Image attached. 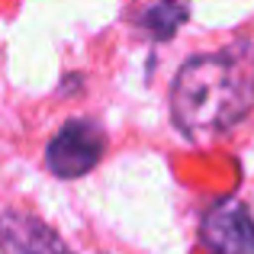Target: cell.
Listing matches in <instances>:
<instances>
[{"label":"cell","instance_id":"1","mask_svg":"<svg viewBox=\"0 0 254 254\" xmlns=\"http://www.w3.org/2000/svg\"><path fill=\"white\" fill-rule=\"evenodd\" d=\"M254 106V52L222 49L193 55L171 84L174 129L190 142L232 132Z\"/></svg>","mask_w":254,"mask_h":254},{"label":"cell","instance_id":"4","mask_svg":"<svg viewBox=\"0 0 254 254\" xmlns=\"http://www.w3.org/2000/svg\"><path fill=\"white\" fill-rule=\"evenodd\" d=\"M0 248L3 254H74L49 222L23 209L0 212Z\"/></svg>","mask_w":254,"mask_h":254},{"label":"cell","instance_id":"3","mask_svg":"<svg viewBox=\"0 0 254 254\" xmlns=\"http://www.w3.org/2000/svg\"><path fill=\"white\" fill-rule=\"evenodd\" d=\"M199 245L206 254H254V219L235 196H222L203 212Z\"/></svg>","mask_w":254,"mask_h":254},{"label":"cell","instance_id":"2","mask_svg":"<svg viewBox=\"0 0 254 254\" xmlns=\"http://www.w3.org/2000/svg\"><path fill=\"white\" fill-rule=\"evenodd\" d=\"M106 151V129L97 119H68L45 145V168L58 180H77L90 174L103 161Z\"/></svg>","mask_w":254,"mask_h":254},{"label":"cell","instance_id":"5","mask_svg":"<svg viewBox=\"0 0 254 254\" xmlns=\"http://www.w3.org/2000/svg\"><path fill=\"white\" fill-rule=\"evenodd\" d=\"M184 19H187V6L180 3V0H151L135 16V23L142 26L151 39H171Z\"/></svg>","mask_w":254,"mask_h":254}]
</instances>
